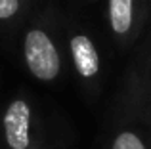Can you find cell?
Segmentation results:
<instances>
[{"mask_svg":"<svg viewBox=\"0 0 151 149\" xmlns=\"http://www.w3.org/2000/svg\"><path fill=\"white\" fill-rule=\"evenodd\" d=\"M21 56L31 77L46 84L55 82L65 69L61 40L44 19L27 25L21 42Z\"/></svg>","mask_w":151,"mask_h":149,"instance_id":"6da1fadb","label":"cell"},{"mask_svg":"<svg viewBox=\"0 0 151 149\" xmlns=\"http://www.w3.org/2000/svg\"><path fill=\"white\" fill-rule=\"evenodd\" d=\"M0 132L4 149H46L40 113L25 94H15L6 103L0 119Z\"/></svg>","mask_w":151,"mask_h":149,"instance_id":"7a4b0ae2","label":"cell"},{"mask_svg":"<svg viewBox=\"0 0 151 149\" xmlns=\"http://www.w3.org/2000/svg\"><path fill=\"white\" fill-rule=\"evenodd\" d=\"M67 54L81 86L96 96L101 84V56L94 37L81 25L67 27Z\"/></svg>","mask_w":151,"mask_h":149,"instance_id":"3957f363","label":"cell"},{"mask_svg":"<svg viewBox=\"0 0 151 149\" xmlns=\"http://www.w3.org/2000/svg\"><path fill=\"white\" fill-rule=\"evenodd\" d=\"M147 19L149 0H107V27L119 48H130Z\"/></svg>","mask_w":151,"mask_h":149,"instance_id":"277c9868","label":"cell"},{"mask_svg":"<svg viewBox=\"0 0 151 149\" xmlns=\"http://www.w3.org/2000/svg\"><path fill=\"white\" fill-rule=\"evenodd\" d=\"M107 149H149V138L132 120H121L111 132Z\"/></svg>","mask_w":151,"mask_h":149,"instance_id":"5b68a950","label":"cell"},{"mask_svg":"<svg viewBox=\"0 0 151 149\" xmlns=\"http://www.w3.org/2000/svg\"><path fill=\"white\" fill-rule=\"evenodd\" d=\"M130 78L151 94V38H149L147 44H145L144 52L140 54V63L132 67Z\"/></svg>","mask_w":151,"mask_h":149,"instance_id":"8992f818","label":"cell"},{"mask_svg":"<svg viewBox=\"0 0 151 149\" xmlns=\"http://www.w3.org/2000/svg\"><path fill=\"white\" fill-rule=\"evenodd\" d=\"M29 8V0H0V23H14Z\"/></svg>","mask_w":151,"mask_h":149,"instance_id":"52a82bcc","label":"cell"},{"mask_svg":"<svg viewBox=\"0 0 151 149\" xmlns=\"http://www.w3.org/2000/svg\"><path fill=\"white\" fill-rule=\"evenodd\" d=\"M149 149H151V134H149Z\"/></svg>","mask_w":151,"mask_h":149,"instance_id":"ba28073f","label":"cell"},{"mask_svg":"<svg viewBox=\"0 0 151 149\" xmlns=\"http://www.w3.org/2000/svg\"><path fill=\"white\" fill-rule=\"evenodd\" d=\"M149 21H151V10H149Z\"/></svg>","mask_w":151,"mask_h":149,"instance_id":"9c48e42d","label":"cell"},{"mask_svg":"<svg viewBox=\"0 0 151 149\" xmlns=\"http://www.w3.org/2000/svg\"><path fill=\"white\" fill-rule=\"evenodd\" d=\"M149 10H151V0H149Z\"/></svg>","mask_w":151,"mask_h":149,"instance_id":"30bf717a","label":"cell"}]
</instances>
